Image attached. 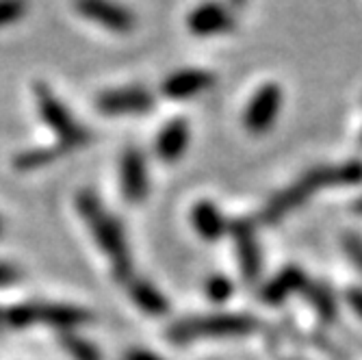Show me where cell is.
I'll list each match as a JSON object with an SVG mask.
<instances>
[{
  "mask_svg": "<svg viewBox=\"0 0 362 360\" xmlns=\"http://www.w3.org/2000/svg\"><path fill=\"white\" fill-rule=\"evenodd\" d=\"M74 207L85 228L89 231L93 243L98 245V250L109 258L113 278L126 284L135 276V269H133V254H130V248H128L124 226L89 189H83L76 193Z\"/></svg>",
  "mask_w": 362,
  "mask_h": 360,
  "instance_id": "1",
  "label": "cell"
},
{
  "mask_svg": "<svg viewBox=\"0 0 362 360\" xmlns=\"http://www.w3.org/2000/svg\"><path fill=\"white\" fill-rule=\"evenodd\" d=\"M362 182V161H347L341 166H321L310 172H306L298 182H293L284 191L269 200L262 213V219L274 223L280 221L284 215H288L293 209L302 207L310 195L323 187H347V185H360Z\"/></svg>",
  "mask_w": 362,
  "mask_h": 360,
  "instance_id": "2",
  "label": "cell"
},
{
  "mask_svg": "<svg viewBox=\"0 0 362 360\" xmlns=\"http://www.w3.org/2000/svg\"><path fill=\"white\" fill-rule=\"evenodd\" d=\"M93 321L91 310L76 304L61 302H24L5 308V328L24 330L33 325H48L57 332L78 330L81 325Z\"/></svg>",
  "mask_w": 362,
  "mask_h": 360,
  "instance_id": "3",
  "label": "cell"
},
{
  "mask_svg": "<svg viewBox=\"0 0 362 360\" xmlns=\"http://www.w3.org/2000/svg\"><path fill=\"white\" fill-rule=\"evenodd\" d=\"M33 100H35L42 122L54 133L57 148L61 152L85 148L91 141L89 130L70 113V109L63 105L61 98L46 83L37 81L33 85Z\"/></svg>",
  "mask_w": 362,
  "mask_h": 360,
  "instance_id": "4",
  "label": "cell"
},
{
  "mask_svg": "<svg viewBox=\"0 0 362 360\" xmlns=\"http://www.w3.org/2000/svg\"><path fill=\"white\" fill-rule=\"evenodd\" d=\"M256 328V321L250 315H202L187 317L170 325L168 339L172 343H191L204 339H233L245 337Z\"/></svg>",
  "mask_w": 362,
  "mask_h": 360,
  "instance_id": "5",
  "label": "cell"
},
{
  "mask_svg": "<svg viewBox=\"0 0 362 360\" xmlns=\"http://www.w3.org/2000/svg\"><path fill=\"white\" fill-rule=\"evenodd\" d=\"M95 107L103 115L122 117V115H146L154 107V95L146 87H119L109 89L98 95Z\"/></svg>",
  "mask_w": 362,
  "mask_h": 360,
  "instance_id": "6",
  "label": "cell"
},
{
  "mask_svg": "<svg viewBox=\"0 0 362 360\" xmlns=\"http://www.w3.org/2000/svg\"><path fill=\"white\" fill-rule=\"evenodd\" d=\"M282 87L276 83L262 85L254 95L243 113V124L252 135H262L274 126L282 109Z\"/></svg>",
  "mask_w": 362,
  "mask_h": 360,
  "instance_id": "7",
  "label": "cell"
},
{
  "mask_svg": "<svg viewBox=\"0 0 362 360\" xmlns=\"http://www.w3.org/2000/svg\"><path fill=\"white\" fill-rule=\"evenodd\" d=\"M74 9L111 33H130L137 26V16L117 0H74Z\"/></svg>",
  "mask_w": 362,
  "mask_h": 360,
  "instance_id": "8",
  "label": "cell"
},
{
  "mask_svg": "<svg viewBox=\"0 0 362 360\" xmlns=\"http://www.w3.org/2000/svg\"><path fill=\"white\" fill-rule=\"evenodd\" d=\"M119 189L130 204L146 202L150 193V172L146 154L137 148H128L119 158Z\"/></svg>",
  "mask_w": 362,
  "mask_h": 360,
  "instance_id": "9",
  "label": "cell"
},
{
  "mask_svg": "<svg viewBox=\"0 0 362 360\" xmlns=\"http://www.w3.org/2000/svg\"><path fill=\"white\" fill-rule=\"evenodd\" d=\"M237 26V20L226 5L217 3V0H206L200 3L187 16V28L197 37H215L233 33Z\"/></svg>",
  "mask_w": 362,
  "mask_h": 360,
  "instance_id": "10",
  "label": "cell"
},
{
  "mask_svg": "<svg viewBox=\"0 0 362 360\" xmlns=\"http://www.w3.org/2000/svg\"><path fill=\"white\" fill-rule=\"evenodd\" d=\"M217 76L209 70H178L170 74L160 85L163 95L172 98V100H189V98L202 95L211 87H215Z\"/></svg>",
  "mask_w": 362,
  "mask_h": 360,
  "instance_id": "11",
  "label": "cell"
},
{
  "mask_svg": "<svg viewBox=\"0 0 362 360\" xmlns=\"http://www.w3.org/2000/svg\"><path fill=\"white\" fill-rule=\"evenodd\" d=\"M189 126L185 120H170L165 126L160 128L154 141V152L160 161L165 163H176L189 148Z\"/></svg>",
  "mask_w": 362,
  "mask_h": 360,
  "instance_id": "12",
  "label": "cell"
},
{
  "mask_svg": "<svg viewBox=\"0 0 362 360\" xmlns=\"http://www.w3.org/2000/svg\"><path fill=\"white\" fill-rule=\"evenodd\" d=\"M235 237V245H237V256H239V263H241V272L245 278L254 280L260 272V250L254 237V228L250 221L239 219L230 226Z\"/></svg>",
  "mask_w": 362,
  "mask_h": 360,
  "instance_id": "13",
  "label": "cell"
},
{
  "mask_svg": "<svg viewBox=\"0 0 362 360\" xmlns=\"http://www.w3.org/2000/svg\"><path fill=\"white\" fill-rule=\"evenodd\" d=\"M126 289H128V298L133 300V304L141 313H146L150 317H163V315L170 310L168 298L163 296V293L152 282L133 276V278L126 282Z\"/></svg>",
  "mask_w": 362,
  "mask_h": 360,
  "instance_id": "14",
  "label": "cell"
},
{
  "mask_svg": "<svg viewBox=\"0 0 362 360\" xmlns=\"http://www.w3.org/2000/svg\"><path fill=\"white\" fill-rule=\"evenodd\" d=\"M191 223L195 228V233L206 241H217L228 231V223H226L221 211L209 200L197 202L191 209Z\"/></svg>",
  "mask_w": 362,
  "mask_h": 360,
  "instance_id": "15",
  "label": "cell"
},
{
  "mask_svg": "<svg viewBox=\"0 0 362 360\" xmlns=\"http://www.w3.org/2000/svg\"><path fill=\"white\" fill-rule=\"evenodd\" d=\"M306 289V276L302 274V269L298 267H286L284 272H280L272 282H267L260 291V298L267 304H280L284 302L288 296L298 291Z\"/></svg>",
  "mask_w": 362,
  "mask_h": 360,
  "instance_id": "16",
  "label": "cell"
},
{
  "mask_svg": "<svg viewBox=\"0 0 362 360\" xmlns=\"http://www.w3.org/2000/svg\"><path fill=\"white\" fill-rule=\"evenodd\" d=\"M59 345L70 360H103V352L91 339L78 335V330L59 332Z\"/></svg>",
  "mask_w": 362,
  "mask_h": 360,
  "instance_id": "17",
  "label": "cell"
},
{
  "mask_svg": "<svg viewBox=\"0 0 362 360\" xmlns=\"http://www.w3.org/2000/svg\"><path fill=\"white\" fill-rule=\"evenodd\" d=\"M63 152L54 146V148H30L20 152L13 158V168L18 172H35L42 170L46 166H52V163L61 156Z\"/></svg>",
  "mask_w": 362,
  "mask_h": 360,
  "instance_id": "18",
  "label": "cell"
},
{
  "mask_svg": "<svg viewBox=\"0 0 362 360\" xmlns=\"http://www.w3.org/2000/svg\"><path fill=\"white\" fill-rule=\"evenodd\" d=\"M306 296L310 300V304L317 308V313L325 319V321H332L337 317V300L332 296V291L323 286V284H306Z\"/></svg>",
  "mask_w": 362,
  "mask_h": 360,
  "instance_id": "19",
  "label": "cell"
},
{
  "mask_svg": "<svg viewBox=\"0 0 362 360\" xmlns=\"http://www.w3.org/2000/svg\"><path fill=\"white\" fill-rule=\"evenodd\" d=\"M28 11V0H0V28L18 24Z\"/></svg>",
  "mask_w": 362,
  "mask_h": 360,
  "instance_id": "20",
  "label": "cell"
},
{
  "mask_svg": "<svg viewBox=\"0 0 362 360\" xmlns=\"http://www.w3.org/2000/svg\"><path fill=\"white\" fill-rule=\"evenodd\" d=\"M233 293H235V286H233V282H230L226 276H213V278L206 280V296L213 302L221 304V302L230 300Z\"/></svg>",
  "mask_w": 362,
  "mask_h": 360,
  "instance_id": "21",
  "label": "cell"
},
{
  "mask_svg": "<svg viewBox=\"0 0 362 360\" xmlns=\"http://www.w3.org/2000/svg\"><path fill=\"white\" fill-rule=\"evenodd\" d=\"M20 269L13 263H7V260H0V289H9L13 284H18L20 280Z\"/></svg>",
  "mask_w": 362,
  "mask_h": 360,
  "instance_id": "22",
  "label": "cell"
},
{
  "mask_svg": "<svg viewBox=\"0 0 362 360\" xmlns=\"http://www.w3.org/2000/svg\"><path fill=\"white\" fill-rule=\"evenodd\" d=\"M343 245H345L347 256H349V258L354 260V263L362 269V239L356 237V235H349V237H345Z\"/></svg>",
  "mask_w": 362,
  "mask_h": 360,
  "instance_id": "23",
  "label": "cell"
},
{
  "mask_svg": "<svg viewBox=\"0 0 362 360\" xmlns=\"http://www.w3.org/2000/svg\"><path fill=\"white\" fill-rule=\"evenodd\" d=\"M119 360H165L160 354H154L152 349L146 347H130L122 354Z\"/></svg>",
  "mask_w": 362,
  "mask_h": 360,
  "instance_id": "24",
  "label": "cell"
},
{
  "mask_svg": "<svg viewBox=\"0 0 362 360\" xmlns=\"http://www.w3.org/2000/svg\"><path fill=\"white\" fill-rule=\"evenodd\" d=\"M347 304H349L351 310L362 319V289H351V291H347Z\"/></svg>",
  "mask_w": 362,
  "mask_h": 360,
  "instance_id": "25",
  "label": "cell"
},
{
  "mask_svg": "<svg viewBox=\"0 0 362 360\" xmlns=\"http://www.w3.org/2000/svg\"><path fill=\"white\" fill-rule=\"evenodd\" d=\"M0 328H5V308H0Z\"/></svg>",
  "mask_w": 362,
  "mask_h": 360,
  "instance_id": "26",
  "label": "cell"
},
{
  "mask_svg": "<svg viewBox=\"0 0 362 360\" xmlns=\"http://www.w3.org/2000/svg\"><path fill=\"white\" fill-rule=\"evenodd\" d=\"M5 235V219H3V215H0V237Z\"/></svg>",
  "mask_w": 362,
  "mask_h": 360,
  "instance_id": "27",
  "label": "cell"
},
{
  "mask_svg": "<svg viewBox=\"0 0 362 360\" xmlns=\"http://www.w3.org/2000/svg\"><path fill=\"white\" fill-rule=\"evenodd\" d=\"M356 213H360V215H362V198L356 202Z\"/></svg>",
  "mask_w": 362,
  "mask_h": 360,
  "instance_id": "28",
  "label": "cell"
},
{
  "mask_svg": "<svg viewBox=\"0 0 362 360\" xmlns=\"http://www.w3.org/2000/svg\"><path fill=\"white\" fill-rule=\"evenodd\" d=\"M233 3H235L237 7H243V5L247 3V0H233Z\"/></svg>",
  "mask_w": 362,
  "mask_h": 360,
  "instance_id": "29",
  "label": "cell"
},
{
  "mask_svg": "<svg viewBox=\"0 0 362 360\" xmlns=\"http://www.w3.org/2000/svg\"><path fill=\"white\" fill-rule=\"evenodd\" d=\"M360 139H362V135H360Z\"/></svg>",
  "mask_w": 362,
  "mask_h": 360,
  "instance_id": "30",
  "label": "cell"
}]
</instances>
